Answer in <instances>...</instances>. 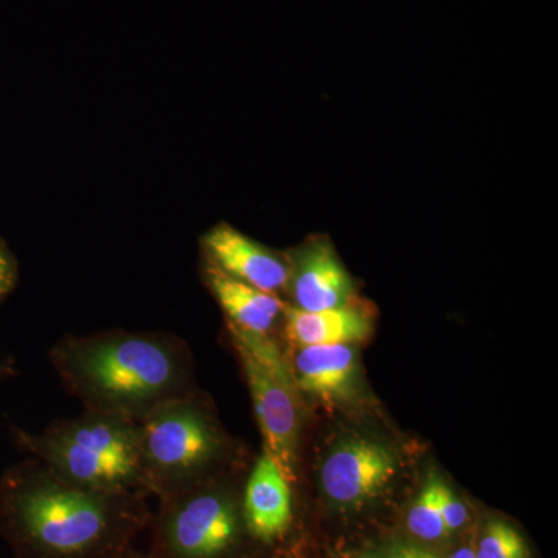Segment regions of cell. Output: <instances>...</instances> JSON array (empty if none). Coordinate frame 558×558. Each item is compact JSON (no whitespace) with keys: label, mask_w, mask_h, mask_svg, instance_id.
Masks as SVG:
<instances>
[{"label":"cell","mask_w":558,"mask_h":558,"mask_svg":"<svg viewBox=\"0 0 558 558\" xmlns=\"http://www.w3.org/2000/svg\"><path fill=\"white\" fill-rule=\"evenodd\" d=\"M476 558H531L526 539L509 521L490 520L481 534Z\"/></svg>","instance_id":"cell-15"},{"label":"cell","mask_w":558,"mask_h":558,"mask_svg":"<svg viewBox=\"0 0 558 558\" xmlns=\"http://www.w3.org/2000/svg\"><path fill=\"white\" fill-rule=\"evenodd\" d=\"M207 278L216 300L229 317V325L234 328L267 337L284 314L286 304L275 293L245 284L215 266L208 267Z\"/></svg>","instance_id":"cell-13"},{"label":"cell","mask_w":558,"mask_h":558,"mask_svg":"<svg viewBox=\"0 0 558 558\" xmlns=\"http://www.w3.org/2000/svg\"><path fill=\"white\" fill-rule=\"evenodd\" d=\"M295 387L315 398L339 400L349 395L357 374V352L352 344L300 348L293 360Z\"/></svg>","instance_id":"cell-12"},{"label":"cell","mask_w":558,"mask_h":558,"mask_svg":"<svg viewBox=\"0 0 558 558\" xmlns=\"http://www.w3.org/2000/svg\"><path fill=\"white\" fill-rule=\"evenodd\" d=\"M282 317L289 343L299 349L355 344L373 332V319L354 304L315 312L286 306Z\"/></svg>","instance_id":"cell-11"},{"label":"cell","mask_w":558,"mask_h":558,"mask_svg":"<svg viewBox=\"0 0 558 558\" xmlns=\"http://www.w3.org/2000/svg\"><path fill=\"white\" fill-rule=\"evenodd\" d=\"M10 264L9 259L3 255L2 250H0V293H3V290L9 288L10 284Z\"/></svg>","instance_id":"cell-18"},{"label":"cell","mask_w":558,"mask_h":558,"mask_svg":"<svg viewBox=\"0 0 558 558\" xmlns=\"http://www.w3.org/2000/svg\"><path fill=\"white\" fill-rule=\"evenodd\" d=\"M51 363L86 411L137 424L160 403L190 395L186 349L156 333L64 340L51 349Z\"/></svg>","instance_id":"cell-1"},{"label":"cell","mask_w":558,"mask_h":558,"mask_svg":"<svg viewBox=\"0 0 558 558\" xmlns=\"http://www.w3.org/2000/svg\"><path fill=\"white\" fill-rule=\"evenodd\" d=\"M398 473V457L373 439L344 440L322 465V488L339 506H360L376 498Z\"/></svg>","instance_id":"cell-7"},{"label":"cell","mask_w":558,"mask_h":558,"mask_svg":"<svg viewBox=\"0 0 558 558\" xmlns=\"http://www.w3.org/2000/svg\"><path fill=\"white\" fill-rule=\"evenodd\" d=\"M27 440L44 465L70 484L126 497L148 492L137 422L86 411Z\"/></svg>","instance_id":"cell-3"},{"label":"cell","mask_w":558,"mask_h":558,"mask_svg":"<svg viewBox=\"0 0 558 558\" xmlns=\"http://www.w3.org/2000/svg\"><path fill=\"white\" fill-rule=\"evenodd\" d=\"M11 494V520L44 558H90L116 543L132 498L70 484L46 465L28 470Z\"/></svg>","instance_id":"cell-2"},{"label":"cell","mask_w":558,"mask_h":558,"mask_svg":"<svg viewBox=\"0 0 558 558\" xmlns=\"http://www.w3.org/2000/svg\"><path fill=\"white\" fill-rule=\"evenodd\" d=\"M438 494L440 513H442L444 524H446L447 532L450 535L468 524L469 509L454 494L453 488L447 486L442 480L439 481Z\"/></svg>","instance_id":"cell-16"},{"label":"cell","mask_w":558,"mask_h":558,"mask_svg":"<svg viewBox=\"0 0 558 558\" xmlns=\"http://www.w3.org/2000/svg\"><path fill=\"white\" fill-rule=\"evenodd\" d=\"M289 288L301 311H326L352 304L354 281L336 250L325 240L303 245L290 264Z\"/></svg>","instance_id":"cell-8"},{"label":"cell","mask_w":558,"mask_h":558,"mask_svg":"<svg viewBox=\"0 0 558 558\" xmlns=\"http://www.w3.org/2000/svg\"><path fill=\"white\" fill-rule=\"evenodd\" d=\"M247 379L253 407L260 433L264 451L274 458L282 475L292 483L295 480L296 450H299L300 417L293 396L292 374H281L267 368L247 349L234 343Z\"/></svg>","instance_id":"cell-6"},{"label":"cell","mask_w":558,"mask_h":558,"mask_svg":"<svg viewBox=\"0 0 558 558\" xmlns=\"http://www.w3.org/2000/svg\"><path fill=\"white\" fill-rule=\"evenodd\" d=\"M360 558H440L438 554L433 553L424 546L414 545V543L398 542L384 546L376 550L365 554Z\"/></svg>","instance_id":"cell-17"},{"label":"cell","mask_w":558,"mask_h":558,"mask_svg":"<svg viewBox=\"0 0 558 558\" xmlns=\"http://www.w3.org/2000/svg\"><path fill=\"white\" fill-rule=\"evenodd\" d=\"M447 558H476L475 557V548H472V546H462V548H459L458 550H454L453 554H450Z\"/></svg>","instance_id":"cell-19"},{"label":"cell","mask_w":558,"mask_h":558,"mask_svg":"<svg viewBox=\"0 0 558 558\" xmlns=\"http://www.w3.org/2000/svg\"><path fill=\"white\" fill-rule=\"evenodd\" d=\"M439 481L432 475L409 510L407 526L422 542H438L449 535L439 508Z\"/></svg>","instance_id":"cell-14"},{"label":"cell","mask_w":558,"mask_h":558,"mask_svg":"<svg viewBox=\"0 0 558 558\" xmlns=\"http://www.w3.org/2000/svg\"><path fill=\"white\" fill-rule=\"evenodd\" d=\"M204 247L211 266L245 284L275 295L289 288L288 260L227 223L209 231Z\"/></svg>","instance_id":"cell-9"},{"label":"cell","mask_w":558,"mask_h":558,"mask_svg":"<svg viewBox=\"0 0 558 558\" xmlns=\"http://www.w3.org/2000/svg\"><path fill=\"white\" fill-rule=\"evenodd\" d=\"M244 524L253 538L271 543L289 531L293 521L292 490L277 462L260 454L245 486Z\"/></svg>","instance_id":"cell-10"},{"label":"cell","mask_w":558,"mask_h":558,"mask_svg":"<svg viewBox=\"0 0 558 558\" xmlns=\"http://www.w3.org/2000/svg\"><path fill=\"white\" fill-rule=\"evenodd\" d=\"M167 498L161 539L171 558H220L236 545L240 509L226 490L196 486Z\"/></svg>","instance_id":"cell-5"},{"label":"cell","mask_w":558,"mask_h":558,"mask_svg":"<svg viewBox=\"0 0 558 558\" xmlns=\"http://www.w3.org/2000/svg\"><path fill=\"white\" fill-rule=\"evenodd\" d=\"M138 429L146 488L161 497L201 486L222 453V435L191 395L160 403Z\"/></svg>","instance_id":"cell-4"}]
</instances>
